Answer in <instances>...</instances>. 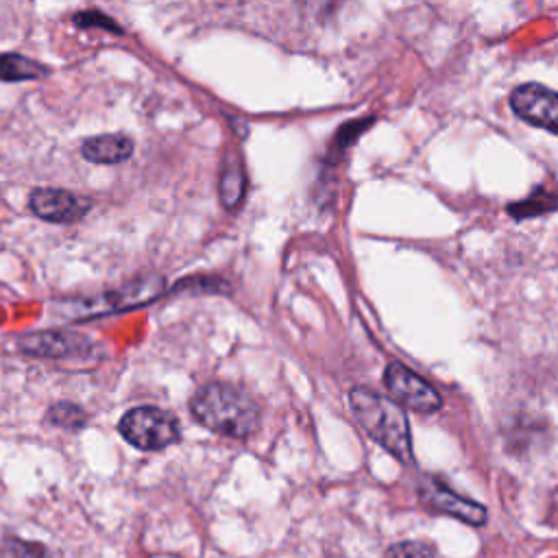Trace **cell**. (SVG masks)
Instances as JSON below:
<instances>
[{"mask_svg":"<svg viewBox=\"0 0 558 558\" xmlns=\"http://www.w3.org/2000/svg\"><path fill=\"white\" fill-rule=\"evenodd\" d=\"M194 418L207 429L244 438L259 425V408L248 392L231 384H207L190 401Z\"/></svg>","mask_w":558,"mask_h":558,"instance_id":"obj_1","label":"cell"},{"mask_svg":"<svg viewBox=\"0 0 558 558\" xmlns=\"http://www.w3.org/2000/svg\"><path fill=\"white\" fill-rule=\"evenodd\" d=\"M349 405L357 425L399 462H412V438L405 412L392 399L371 390L351 388Z\"/></svg>","mask_w":558,"mask_h":558,"instance_id":"obj_2","label":"cell"},{"mask_svg":"<svg viewBox=\"0 0 558 558\" xmlns=\"http://www.w3.org/2000/svg\"><path fill=\"white\" fill-rule=\"evenodd\" d=\"M120 434L137 449L155 451L179 440V421L168 410L155 405H140L129 410L120 423Z\"/></svg>","mask_w":558,"mask_h":558,"instance_id":"obj_3","label":"cell"},{"mask_svg":"<svg viewBox=\"0 0 558 558\" xmlns=\"http://www.w3.org/2000/svg\"><path fill=\"white\" fill-rule=\"evenodd\" d=\"M384 384H386V390L392 395L395 403H401L414 412L432 414L442 405L438 390L399 362H392L386 366Z\"/></svg>","mask_w":558,"mask_h":558,"instance_id":"obj_4","label":"cell"},{"mask_svg":"<svg viewBox=\"0 0 558 558\" xmlns=\"http://www.w3.org/2000/svg\"><path fill=\"white\" fill-rule=\"evenodd\" d=\"M510 107L521 120L558 135V92L525 83L510 94Z\"/></svg>","mask_w":558,"mask_h":558,"instance_id":"obj_5","label":"cell"},{"mask_svg":"<svg viewBox=\"0 0 558 558\" xmlns=\"http://www.w3.org/2000/svg\"><path fill=\"white\" fill-rule=\"evenodd\" d=\"M421 497L427 508L456 517L469 525H484L486 523V508L477 501H471L458 493H453L447 484L436 477H425L421 482Z\"/></svg>","mask_w":558,"mask_h":558,"instance_id":"obj_6","label":"cell"},{"mask_svg":"<svg viewBox=\"0 0 558 558\" xmlns=\"http://www.w3.org/2000/svg\"><path fill=\"white\" fill-rule=\"evenodd\" d=\"M31 209L50 222H74L83 218L89 209V201L83 196H76L68 190H54V187H39L28 198Z\"/></svg>","mask_w":558,"mask_h":558,"instance_id":"obj_7","label":"cell"},{"mask_svg":"<svg viewBox=\"0 0 558 558\" xmlns=\"http://www.w3.org/2000/svg\"><path fill=\"white\" fill-rule=\"evenodd\" d=\"M22 351L33 353V355H46V357H61V355H72L76 351H85L89 347V340L81 336H70V333H33L20 340Z\"/></svg>","mask_w":558,"mask_h":558,"instance_id":"obj_8","label":"cell"},{"mask_svg":"<svg viewBox=\"0 0 558 558\" xmlns=\"http://www.w3.org/2000/svg\"><path fill=\"white\" fill-rule=\"evenodd\" d=\"M81 153L94 163H118L133 153V142L122 133L96 135L83 142Z\"/></svg>","mask_w":558,"mask_h":558,"instance_id":"obj_9","label":"cell"},{"mask_svg":"<svg viewBox=\"0 0 558 558\" xmlns=\"http://www.w3.org/2000/svg\"><path fill=\"white\" fill-rule=\"evenodd\" d=\"M244 194V170L238 159H229L220 174V198L222 205L233 209L242 201Z\"/></svg>","mask_w":558,"mask_h":558,"instance_id":"obj_10","label":"cell"},{"mask_svg":"<svg viewBox=\"0 0 558 558\" xmlns=\"http://www.w3.org/2000/svg\"><path fill=\"white\" fill-rule=\"evenodd\" d=\"M46 74V68L22 57V54H0V78L2 81H26L39 78Z\"/></svg>","mask_w":558,"mask_h":558,"instance_id":"obj_11","label":"cell"},{"mask_svg":"<svg viewBox=\"0 0 558 558\" xmlns=\"http://www.w3.org/2000/svg\"><path fill=\"white\" fill-rule=\"evenodd\" d=\"M554 205H556V201L549 192L536 190L527 198H523L519 203H510L508 214L517 216V218H525V216H536V214H543V211H551Z\"/></svg>","mask_w":558,"mask_h":558,"instance_id":"obj_12","label":"cell"},{"mask_svg":"<svg viewBox=\"0 0 558 558\" xmlns=\"http://www.w3.org/2000/svg\"><path fill=\"white\" fill-rule=\"evenodd\" d=\"M85 418H87L85 412H83L78 405L68 403V401L57 403V405H52V408L48 410V421L54 423V425H59V427H68V429L81 427V425L85 423Z\"/></svg>","mask_w":558,"mask_h":558,"instance_id":"obj_13","label":"cell"},{"mask_svg":"<svg viewBox=\"0 0 558 558\" xmlns=\"http://www.w3.org/2000/svg\"><path fill=\"white\" fill-rule=\"evenodd\" d=\"M384 558H436V549L425 541H401L390 545Z\"/></svg>","mask_w":558,"mask_h":558,"instance_id":"obj_14","label":"cell"},{"mask_svg":"<svg viewBox=\"0 0 558 558\" xmlns=\"http://www.w3.org/2000/svg\"><path fill=\"white\" fill-rule=\"evenodd\" d=\"M74 22H76L78 26H94V24H98V26H109L111 31L120 33V26L113 24L107 15H100V13H78V15L74 17Z\"/></svg>","mask_w":558,"mask_h":558,"instance_id":"obj_15","label":"cell"}]
</instances>
